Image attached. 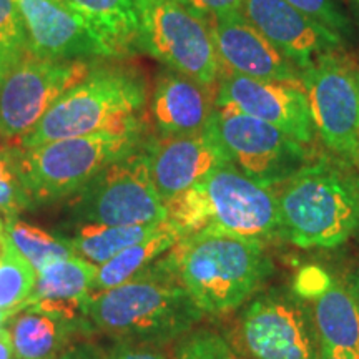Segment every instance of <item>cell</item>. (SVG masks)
Wrapping results in <instances>:
<instances>
[{"label": "cell", "mask_w": 359, "mask_h": 359, "mask_svg": "<svg viewBox=\"0 0 359 359\" xmlns=\"http://www.w3.org/2000/svg\"><path fill=\"white\" fill-rule=\"evenodd\" d=\"M105 359H168L167 354L156 349L154 344L116 341L114 348L105 353Z\"/></svg>", "instance_id": "cell-32"}, {"label": "cell", "mask_w": 359, "mask_h": 359, "mask_svg": "<svg viewBox=\"0 0 359 359\" xmlns=\"http://www.w3.org/2000/svg\"><path fill=\"white\" fill-rule=\"evenodd\" d=\"M97 269L98 266L80 257L47 264L37 273L32 294L20 311L30 309L48 314L77 331L90 327L88 306Z\"/></svg>", "instance_id": "cell-19"}, {"label": "cell", "mask_w": 359, "mask_h": 359, "mask_svg": "<svg viewBox=\"0 0 359 359\" xmlns=\"http://www.w3.org/2000/svg\"><path fill=\"white\" fill-rule=\"evenodd\" d=\"M168 219L183 235L212 231L263 241L280 235L273 188L253 182L235 165H223L167 203Z\"/></svg>", "instance_id": "cell-4"}, {"label": "cell", "mask_w": 359, "mask_h": 359, "mask_svg": "<svg viewBox=\"0 0 359 359\" xmlns=\"http://www.w3.org/2000/svg\"><path fill=\"white\" fill-rule=\"evenodd\" d=\"M294 291L313 303L321 349L336 359H359V303L351 288L325 269L306 266L296 276Z\"/></svg>", "instance_id": "cell-16"}, {"label": "cell", "mask_w": 359, "mask_h": 359, "mask_svg": "<svg viewBox=\"0 0 359 359\" xmlns=\"http://www.w3.org/2000/svg\"><path fill=\"white\" fill-rule=\"evenodd\" d=\"M147 92V79L137 69L93 65L87 77L67 90L17 143L34 148L64 138L143 130Z\"/></svg>", "instance_id": "cell-2"}, {"label": "cell", "mask_w": 359, "mask_h": 359, "mask_svg": "<svg viewBox=\"0 0 359 359\" xmlns=\"http://www.w3.org/2000/svg\"><path fill=\"white\" fill-rule=\"evenodd\" d=\"M34 206L22 177L19 148L0 150V212L7 218H13Z\"/></svg>", "instance_id": "cell-27"}, {"label": "cell", "mask_w": 359, "mask_h": 359, "mask_svg": "<svg viewBox=\"0 0 359 359\" xmlns=\"http://www.w3.org/2000/svg\"><path fill=\"white\" fill-rule=\"evenodd\" d=\"M358 65H359V64H358ZM356 161H358V163H359V155H358V160H356Z\"/></svg>", "instance_id": "cell-40"}, {"label": "cell", "mask_w": 359, "mask_h": 359, "mask_svg": "<svg viewBox=\"0 0 359 359\" xmlns=\"http://www.w3.org/2000/svg\"><path fill=\"white\" fill-rule=\"evenodd\" d=\"M219 64L228 70L258 80L303 85L299 70L291 64L245 13L212 20L208 24Z\"/></svg>", "instance_id": "cell-18"}, {"label": "cell", "mask_w": 359, "mask_h": 359, "mask_svg": "<svg viewBox=\"0 0 359 359\" xmlns=\"http://www.w3.org/2000/svg\"><path fill=\"white\" fill-rule=\"evenodd\" d=\"M243 13L299 72L320 53L338 50L341 34L286 0H243Z\"/></svg>", "instance_id": "cell-17"}, {"label": "cell", "mask_w": 359, "mask_h": 359, "mask_svg": "<svg viewBox=\"0 0 359 359\" xmlns=\"http://www.w3.org/2000/svg\"><path fill=\"white\" fill-rule=\"evenodd\" d=\"M114 57L138 52L137 0H67Z\"/></svg>", "instance_id": "cell-21"}, {"label": "cell", "mask_w": 359, "mask_h": 359, "mask_svg": "<svg viewBox=\"0 0 359 359\" xmlns=\"http://www.w3.org/2000/svg\"><path fill=\"white\" fill-rule=\"evenodd\" d=\"M4 246H6V223L0 218V253L4 251Z\"/></svg>", "instance_id": "cell-37"}, {"label": "cell", "mask_w": 359, "mask_h": 359, "mask_svg": "<svg viewBox=\"0 0 359 359\" xmlns=\"http://www.w3.org/2000/svg\"><path fill=\"white\" fill-rule=\"evenodd\" d=\"M37 271L6 238L0 253V309L20 313L22 304L32 294Z\"/></svg>", "instance_id": "cell-26"}, {"label": "cell", "mask_w": 359, "mask_h": 359, "mask_svg": "<svg viewBox=\"0 0 359 359\" xmlns=\"http://www.w3.org/2000/svg\"><path fill=\"white\" fill-rule=\"evenodd\" d=\"M55 359H105V353L92 343H80L65 348Z\"/></svg>", "instance_id": "cell-33"}, {"label": "cell", "mask_w": 359, "mask_h": 359, "mask_svg": "<svg viewBox=\"0 0 359 359\" xmlns=\"http://www.w3.org/2000/svg\"><path fill=\"white\" fill-rule=\"evenodd\" d=\"M321 140L351 161L359 155V65L343 53H320L299 72Z\"/></svg>", "instance_id": "cell-9"}, {"label": "cell", "mask_w": 359, "mask_h": 359, "mask_svg": "<svg viewBox=\"0 0 359 359\" xmlns=\"http://www.w3.org/2000/svg\"><path fill=\"white\" fill-rule=\"evenodd\" d=\"M15 316L12 311H6V309H0V330L7 326V323L11 321V318Z\"/></svg>", "instance_id": "cell-36"}, {"label": "cell", "mask_w": 359, "mask_h": 359, "mask_svg": "<svg viewBox=\"0 0 359 359\" xmlns=\"http://www.w3.org/2000/svg\"><path fill=\"white\" fill-rule=\"evenodd\" d=\"M92 69L88 60H47L27 52L0 83V137L17 142L24 138Z\"/></svg>", "instance_id": "cell-11"}, {"label": "cell", "mask_w": 359, "mask_h": 359, "mask_svg": "<svg viewBox=\"0 0 359 359\" xmlns=\"http://www.w3.org/2000/svg\"><path fill=\"white\" fill-rule=\"evenodd\" d=\"M6 238L37 273L47 264L77 257L74 245L67 236L45 231L17 217L7 218Z\"/></svg>", "instance_id": "cell-25"}, {"label": "cell", "mask_w": 359, "mask_h": 359, "mask_svg": "<svg viewBox=\"0 0 359 359\" xmlns=\"http://www.w3.org/2000/svg\"><path fill=\"white\" fill-rule=\"evenodd\" d=\"M203 313L180 283L168 257L115 288L92 294L88 320L116 341L163 344L187 334Z\"/></svg>", "instance_id": "cell-1"}, {"label": "cell", "mask_w": 359, "mask_h": 359, "mask_svg": "<svg viewBox=\"0 0 359 359\" xmlns=\"http://www.w3.org/2000/svg\"><path fill=\"white\" fill-rule=\"evenodd\" d=\"M32 55L47 60L114 57L67 0H13Z\"/></svg>", "instance_id": "cell-13"}, {"label": "cell", "mask_w": 359, "mask_h": 359, "mask_svg": "<svg viewBox=\"0 0 359 359\" xmlns=\"http://www.w3.org/2000/svg\"><path fill=\"white\" fill-rule=\"evenodd\" d=\"M0 359H15L13 358V348L7 326L0 331Z\"/></svg>", "instance_id": "cell-34"}, {"label": "cell", "mask_w": 359, "mask_h": 359, "mask_svg": "<svg viewBox=\"0 0 359 359\" xmlns=\"http://www.w3.org/2000/svg\"><path fill=\"white\" fill-rule=\"evenodd\" d=\"M161 226H97V224H75V233L69 240L77 257L87 259L95 266L107 263L120 251L151 236Z\"/></svg>", "instance_id": "cell-24"}, {"label": "cell", "mask_w": 359, "mask_h": 359, "mask_svg": "<svg viewBox=\"0 0 359 359\" xmlns=\"http://www.w3.org/2000/svg\"><path fill=\"white\" fill-rule=\"evenodd\" d=\"M291 6L298 8L309 17L333 29L338 34H349L351 25H349L348 17L338 7L334 0H286Z\"/></svg>", "instance_id": "cell-30"}, {"label": "cell", "mask_w": 359, "mask_h": 359, "mask_svg": "<svg viewBox=\"0 0 359 359\" xmlns=\"http://www.w3.org/2000/svg\"><path fill=\"white\" fill-rule=\"evenodd\" d=\"M29 52L20 12L13 0H0V83Z\"/></svg>", "instance_id": "cell-28"}, {"label": "cell", "mask_w": 359, "mask_h": 359, "mask_svg": "<svg viewBox=\"0 0 359 359\" xmlns=\"http://www.w3.org/2000/svg\"><path fill=\"white\" fill-rule=\"evenodd\" d=\"M143 145V130H135L64 138L34 148L19 147L22 177L35 206L52 203L74 196L102 170Z\"/></svg>", "instance_id": "cell-6"}, {"label": "cell", "mask_w": 359, "mask_h": 359, "mask_svg": "<svg viewBox=\"0 0 359 359\" xmlns=\"http://www.w3.org/2000/svg\"><path fill=\"white\" fill-rule=\"evenodd\" d=\"M208 88L177 70L161 72L151 97V116L160 137L203 132L215 111Z\"/></svg>", "instance_id": "cell-20"}, {"label": "cell", "mask_w": 359, "mask_h": 359, "mask_svg": "<svg viewBox=\"0 0 359 359\" xmlns=\"http://www.w3.org/2000/svg\"><path fill=\"white\" fill-rule=\"evenodd\" d=\"M180 2L206 24L243 12V0H180Z\"/></svg>", "instance_id": "cell-31"}, {"label": "cell", "mask_w": 359, "mask_h": 359, "mask_svg": "<svg viewBox=\"0 0 359 359\" xmlns=\"http://www.w3.org/2000/svg\"><path fill=\"white\" fill-rule=\"evenodd\" d=\"M7 330L15 359H55L79 333L64 321L30 309L11 318Z\"/></svg>", "instance_id": "cell-23"}, {"label": "cell", "mask_w": 359, "mask_h": 359, "mask_svg": "<svg viewBox=\"0 0 359 359\" xmlns=\"http://www.w3.org/2000/svg\"><path fill=\"white\" fill-rule=\"evenodd\" d=\"M280 235L299 248H334L359 230V188L327 165H308L276 195Z\"/></svg>", "instance_id": "cell-5"}, {"label": "cell", "mask_w": 359, "mask_h": 359, "mask_svg": "<svg viewBox=\"0 0 359 359\" xmlns=\"http://www.w3.org/2000/svg\"><path fill=\"white\" fill-rule=\"evenodd\" d=\"M168 255L180 283L203 314H226L245 304L271 271L264 243L198 231Z\"/></svg>", "instance_id": "cell-3"}, {"label": "cell", "mask_w": 359, "mask_h": 359, "mask_svg": "<svg viewBox=\"0 0 359 359\" xmlns=\"http://www.w3.org/2000/svg\"><path fill=\"white\" fill-rule=\"evenodd\" d=\"M306 320L291 299L263 296L241 316V341L253 359H318Z\"/></svg>", "instance_id": "cell-15"}, {"label": "cell", "mask_w": 359, "mask_h": 359, "mask_svg": "<svg viewBox=\"0 0 359 359\" xmlns=\"http://www.w3.org/2000/svg\"><path fill=\"white\" fill-rule=\"evenodd\" d=\"M210 125L231 163L264 187L283 185L309 165L304 143L253 116L215 109Z\"/></svg>", "instance_id": "cell-10"}, {"label": "cell", "mask_w": 359, "mask_h": 359, "mask_svg": "<svg viewBox=\"0 0 359 359\" xmlns=\"http://www.w3.org/2000/svg\"><path fill=\"white\" fill-rule=\"evenodd\" d=\"M349 288H351V291L354 293V296H356V299L359 303V269L351 276V281H349Z\"/></svg>", "instance_id": "cell-35"}, {"label": "cell", "mask_w": 359, "mask_h": 359, "mask_svg": "<svg viewBox=\"0 0 359 359\" xmlns=\"http://www.w3.org/2000/svg\"><path fill=\"white\" fill-rule=\"evenodd\" d=\"M137 8L138 52L148 53L205 87H213L222 64L208 24L180 0H137Z\"/></svg>", "instance_id": "cell-8"}, {"label": "cell", "mask_w": 359, "mask_h": 359, "mask_svg": "<svg viewBox=\"0 0 359 359\" xmlns=\"http://www.w3.org/2000/svg\"><path fill=\"white\" fill-rule=\"evenodd\" d=\"M175 359H240L226 339L213 331H196L180 343Z\"/></svg>", "instance_id": "cell-29"}, {"label": "cell", "mask_w": 359, "mask_h": 359, "mask_svg": "<svg viewBox=\"0 0 359 359\" xmlns=\"http://www.w3.org/2000/svg\"><path fill=\"white\" fill-rule=\"evenodd\" d=\"M318 359H336V358H333L330 353H326L325 349L320 348V353H318Z\"/></svg>", "instance_id": "cell-38"}, {"label": "cell", "mask_w": 359, "mask_h": 359, "mask_svg": "<svg viewBox=\"0 0 359 359\" xmlns=\"http://www.w3.org/2000/svg\"><path fill=\"white\" fill-rule=\"evenodd\" d=\"M356 183H358V188H359V180H356Z\"/></svg>", "instance_id": "cell-39"}, {"label": "cell", "mask_w": 359, "mask_h": 359, "mask_svg": "<svg viewBox=\"0 0 359 359\" xmlns=\"http://www.w3.org/2000/svg\"><path fill=\"white\" fill-rule=\"evenodd\" d=\"M215 109L253 116L283 130L304 145L311 143L316 135L303 85L258 80L222 70Z\"/></svg>", "instance_id": "cell-12"}, {"label": "cell", "mask_w": 359, "mask_h": 359, "mask_svg": "<svg viewBox=\"0 0 359 359\" xmlns=\"http://www.w3.org/2000/svg\"><path fill=\"white\" fill-rule=\"evenodd\" d=\"M150 175L167 205L223 165H233L208 123L203 132L183 137H160L145 143Z\"/></svg>", "instance_id": "cell-14"}, {"label": "cell", "mask_w": 359, "mask_h": 359, "mask_svg": "<svg viewBox=\"0 0 359 359\" xmlns=\"http://www.w3.org/2000/svg\"><path fill=\"white\" fill-rule=\"evenodd\" d=\"M183 236L185 235L182 230L170 219L161 223V226L154 235L128 246L120 251L116 257L98 266L97 276L92 285V294L123 285L137 276L138 273L145 271L156 258L172 250Z\"/></svg>", "instance_id": "cell-22"}, {"label": "cell", "mask_w": 359, "mask_h": 359, "mask_svg": "<svg viewBox=\"0 0 359 359\" xmlns=\"http://www.w3.org/2000/svg\"><path fill=\"white\" fill-rule=\"evenodd\" d=\"M356 2H358V4H359V0H356Z\"/></svg>", "instance_id": "cell-41"}, {"label": "cell", "mask_w": 359, "mask_h": 359, "mask_svg": "<svg viewBox=\"0 0 359 359\" xmlns=\"http://www.w3.org/2000/svg\"><path fill=\"white\" fill-rule=\"evenodd\" d=\"M75 224L145 226L168 222V210L154 185L145 145L102 170L70 201Z\"/></svg>", "instance_id": "cell-7"}]
</instances>
